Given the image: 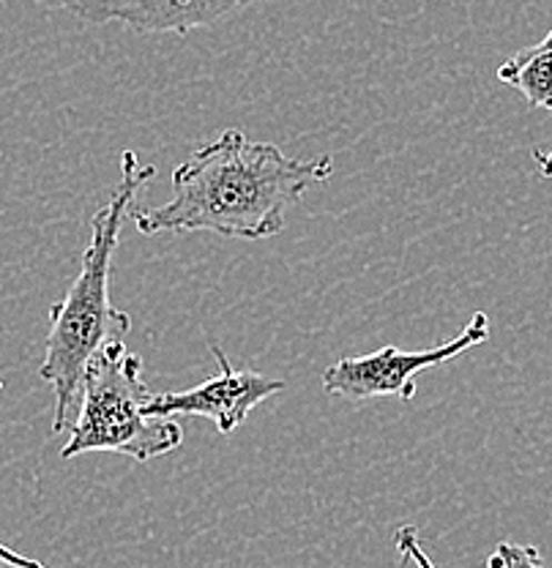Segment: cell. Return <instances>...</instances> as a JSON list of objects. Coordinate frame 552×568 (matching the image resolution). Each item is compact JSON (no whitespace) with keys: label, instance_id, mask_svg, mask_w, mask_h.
<instances>
[{"label":"cell","instance_id":"8fae6325","mask_svg":"<svg viewBox=\"0 0 552 568\" xmlns=\"http://www.w3.org/2000/svg\"><path fill=\"white\" fill-rule=\"evenodd\" d=\"M533 156H536L539 162V170H542V178H552V145L548 148V151H533Z\"/></svg>","mask_w":552,"mask_h":568},{"label":"cell","instance_id":"9c48e42d","mask_svg":"<svg viewBox=\"0 0 552 568\" xmlns=\"http://www.w3.org/2000/svg\"><path fill=\"white\" fill-rule=\"evenodd\" d=\"M495 555L501 558L503 568H544L542 552H539L533 544L501 541V544H498Z\"/></svg>","mask_w":552,"mask_h":568},{"label":"cell","instance_id":"5b68a950","mask_svg":"<svg viewBox=\"0 0 552 568\" xmlns=\"http://www.w3.org/2000/svg\"><path fill=\"white\" fill-rule=\"evenodd\" d=\"M219 372L208 377L200 386L187 390H164L153 394L148 402V416L173 418V416H198L208 418L219 429V435L230 437L247 422L249 413L265 399L284 390V383L277 377H265L254 369H233L222 347L213 345Z\"/></svg>","mask_w":552,"mask_h":568},{"label":"cell","instance_id":"6da1fadb","mask_svg":"<svg viewBox=\"0 0 552 568\" xmlns=\"http://www.w3.org/2000/svg\"><path fill=\"white\" fill-rule=\"evenodd\" d=\"M331 173V156L293 159L271 142L249 140L241 129H224L178 164L168 203L132 209L129 219L142 235L208 230L222 239L265 241L282 233L290 205Z\"/></svg>","mask_w":552,"mask_h":568},{"label":"cell","instance_id":"52a82bcc","mask_svg":"<svg viewBox=\"0 0 552 568\" xmlns=\"http://www.w3.org/2000/svg\"><path fill=\"white\" fill-rule=\"evenodd\" d=\"M498 80L518 88L533 110L552 112V31L498 67Z\"/></svg>","mask_w":552,"mask_h":568},{"label":"cell","instance_id":"3957f363","mask_svg":"<svg viewBox=\"0 0 552 568\" xmlns=\"http://www.w3.org/2000/svg\"><path fill=\"white\" fill-rule=\"evenodd\" d=\"M151 396L142 381L140 355L129 351L127 342L104 345L82 377L80 407L61 457L110 452L148 462L175 452L183 443V426L175 418L148 416Z\"/></svg>","mask_w":552,"mask_h":568},{"label":"cell","instance_id":"7a4b0ae2","mask_svg":"<svg viewBox=\"0 0 552 568\" xmlns=\"http://www.w3.org/2000/svg\"><path fill=\"white\" fill-rule=\"evenodd\" d=\"M153 164H140L138 153H121V178L112 197L93 213L91 241L80 260V274L71 282L69 293L50 310V334L39 375L50 383L56 394L52 432H69L80 407L82 377L91 358L110 342H123L132 331V317L112 306L110 280L112 254L121 241L123 222L134 209V197L151 178Z\"/></svg>","mask_w":552,"mask_h":568},{"label":"cell","instance_id":"30bf717a","mask_svg":"<svg viewBox=\"0 0 552 568\" xmlns=\"http://www.w3.org/2000/svg\"><path fill=\"white\" fill-rule=\"evenodd\" d=\"M0 564H6L9 568H47L44 564H39V560L28 558V555L14 552V549L6 547V544H0Z\"/></svg>","mask_w":552,"mask_h":568},{"label":"cell","instance_id":"277c9868","mask_svg":"<svg viewBox=\"0 0 552 568\" xmlns=\"http://www.w3.org/2000/svg\"><path fill=\"white\" fill-rule=\"evenodd\" d=\"M490 339V320L484 312H476L460 336L430 347V351L408 353L394 345H385L370 355H348L331 364L320 375V386L329 396L342 399H383V396H400L411 402L415 396V377L424 369L441 366L456 355L473 351L476 345Z\"/></svg>","mask_w":552,"mask_h":568},{"label":"cell","instance_id":"8992f818","mask_svg":"<svg viewBox=\"0 0 552 568\" xmlns=\"http://www.w3.org/2000/svg\"><path fill=\"white\" fill-rule=\"evenodd\" d=\"M258 0H61L63 9L91 26L123 22L140 33H189L233 17Z\"/></svg>","mask_w":552,"mask_h":568},{"label":"cell","instance_id":"ba28073f","mask_svg":"<svg viewBox=\"0 0 552 568\" xmlns=\"http://www.w3.org/2000/svg\"><path fill=\"white\" fill-rule=\"evenodd\" d=\"M394 547H397V552H400V558L411 560L415 568H435V564L430 560V555L421 549L419 530H415L413 525H402V528L394 532ZM486 568H503L501 558H498L495 552H492L490 560H486Z\"/></svg>","mask_w":552,"mask_h":568}]
</instances>
